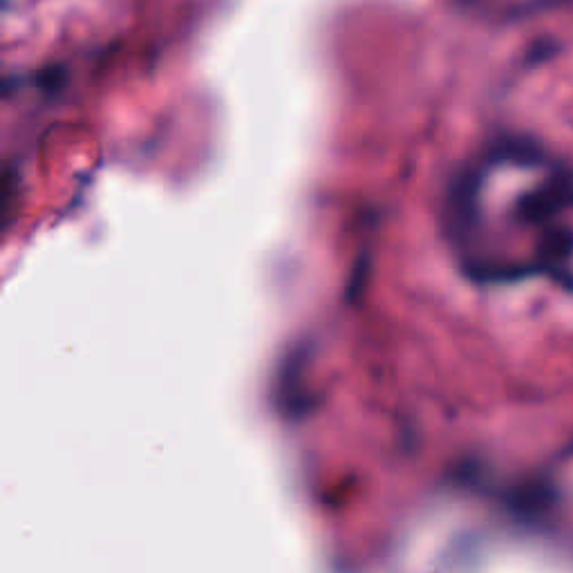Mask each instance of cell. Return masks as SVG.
I'll use <instances>...</instances> for the list:
<instances>
[{
    "label": "cell",
    "mask_w": 573,
    "mask_h": 573,
    "mask_svg": "<svg viewBox=\"0 0 573 573\" xmlns=\"http://www.w3.org/2000/svg\"><path fill=\"white\" fill-rule=\"evenodd\" d=\"M573 206V171L558 168L535 191L524 193L513 206V220L526 227H542Z\"/></svg>",
    "instance_id": "1"
},
{
    "label": "cell",
    "mask_w": 573,
    "mask_h": 573,
    "mask_svg": "<svg viewBox=\"0 0 573 573\" xmlns=\"http://www.w3.org/2000/svg\"><path fill=\"white\" fill-rule=\"evenodd\" d=\"M573 256V231L567 227H551L544 233L538 249H535L533 265L540 274H549L558 278L562 285L569 283V274L565 271V262Z\"/></svg>",
    "instance_id": "2"
},
{
    "label": "cell",
    "mask_w": 573,
    "mask_h": 573,
    "mask_svg": "<svg viewBox=\"0 0 573 573\" xmlns=\"http://www.w3.org/2000/svg\"><path fill=\"white\" fill-rule=\"evenodd\" d=\"M558 500L560 495L549 482H531L515 497V509H518V513H522L526 520H540L558 504Z\"/></svg>",
    "instance_id": "3"
},
{
    "label": "cell",
    "mask_w": 573,
    "mask_h": 573,
    "mask_svg": "<svg viewBox=\"0 0 573 573\" xmlns=\"http://www.w3.org/2000/svg\"><path fill=\"white\" fill-rule=\"evenodd\" d=\"M491 162L495 164H515V166H538L544 162V150L529 142V139H506L495 146Z\"/></svg>",
    "instance_id": "4"
}]
</instances>
